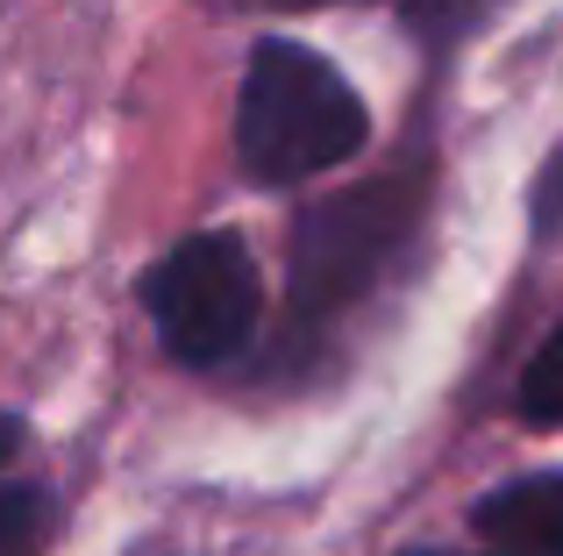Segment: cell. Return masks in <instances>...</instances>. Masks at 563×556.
<instances>
[{
  "label": "cell",
  "mask_w": 563,
  "mask_h": 556,
  "mask_svg": "<svg viewBox=\"0 0 563 556\" xmlns=\"http://www.w3.org/2000/svg\"><path fill=\"white\" fill-rule=\"evenodd\" d=\"M471 529H478L485 556H563V471L507 478L478 500Z\"/></svg>",
  "instance_id": "cell-4"
},
{
  "label": "cell",
  "mask_w": 563,
  "mask_h": 556,
  "mask_svg": "<svg viewBox=\"0 0 563 556\" xmlns=\"http://www.w3.org/2000/svg\"><path fill=\"white\" fill-rule=\"evenodd\" d=\"M536 229H563V143L550 151V165L536 179Z\"/></svg>",
  "instance_id": "cell-8"
},
{
  "label": "cell",
  "mask_w": 563,
  "mask_h": 556,
  "mask_svg": "<svg viewBox=\"0 0 563 556\" xmlns=\"http://www.w3.org/2000/svg\"><path fill=\"white\" fill-rule=\"evenodd\" d=\"M399 14H407V29H413V36L450 43L456 29H471V22L485 14V0H399Z\"/></svg>",
  "instance_id": "cell-7"
},
{
  "label": "cell",
  "mask_w": 563,
  "mask_h": 556,
  "mask_svg": "<svg viewBox=\"0 0 563 556\" xmlns=\"http://www.w3.org/2000/svg\"><path fill=\"white\" fill-rule=\"evenodd\" d=\"M413 214H421V171L372 179L357 193H335L329 208H314L300 222V243H292V307L307 321H321L343 300H357L385 271V251L413 229Z\"/></svg>",
  "instance_id": "cell-3"
},
{
  "label": "cell",
  "mask_w": 563,
  "mask_h": 556,
  "mask_svg": "<svg viewBox=\"0 0 563 556\" xmlns=\"http://www.w3.org/2000/svg\"><path fill=\"white\" fill-rule=\"evenodd\" d=\"M521 421H563V321H556V335L536 349V364H528V378H521Z\"/></svg>",
  "instance_id": "cell-6"
},
{
  "label": "cell",
  "mask_w": 563,
  "mask_h": 556,
  "mask_svg": "<svg viewBox=\"0 0 563 556\" xmlns=\"http://www.w3.org/2000/svg\"><path fill=\"white\" fill-rule=\"evenodd\" d=\"M143 307H151L165 349L192 371H214V364L243 357L250 335L264 314V278L243 236L229 229H207V236L172 243L165 257L143 278Z\"/></svg>",
  "instance_id": "cell-2"
},
{
  "label": "cell",
  "mask_w": 563,
  "mask_h": 556,
  "mask_svg": "<svg viewBox=\"0 0 563 556\" xmlns=\"http://www.w3.org/2000/svg\"><path fill=\"white\" fill-rule=\"evenodd\" d=\"M43 535H51V492L0 486V556H36Z\"/></svg>",
  "instance_id": "cell-5"
},
{
  "label": "cell",
  "mask_w": 563,
  "mask_h": 556,
  "mask_svg": "<svg viewBox=\"0 0 563 556\" xmlns=\"http://www.w3.org/2000/svg\"><path fill=\"white\" fill-rule=\"evenodd\" d=\"M14 449H22V421H14V414H0V464H8Z\"/></svg>",
  "instance_id": "cell-9"
},
{
  "label": "cell",
  "mask_w": 563,
  "mask_h": 556,
  "mask_svg": "<svg viewBox=\"0 0 563 556\" xmlns=\"http://www.w3.org/2000/svg\"><path fill=\"white\" fill-rule=\"evenodd\" d=\"M229 8H314V0H229Z\"/></svg>",
  "instance_id": "cell-10"
},
{
  "label": "cell",
  "mask_w": 563,
  "mask_h": 556,
  "mask_svg": "<svg viewBox=\"0 0 563 556\" xmlns=\"http://www.w3.org/2000/svg\"><path fill=\"white\" fill-rule=\"evenodd\" d=\"M399 556H456V549H399Z\"/></svg>",
  "instance_id": "cell-11"
},
{
  "label": "cell",
  "mask_w": 563,
  "mask_h": 556,
  "mask_svg": "<svg viewBox=\"0 0 563 556\" xmlns=\"http://www.w3.org/2000/svg\"><path fill=\"white\" fill-rule=\"evenodd\" d=\"M372 136V114L321 51L264 36L250 51L235 100V157L257 186H292L329 165H350Z\"/></svg>",
  "instance_id": "cell-1"
}]
</instances>
